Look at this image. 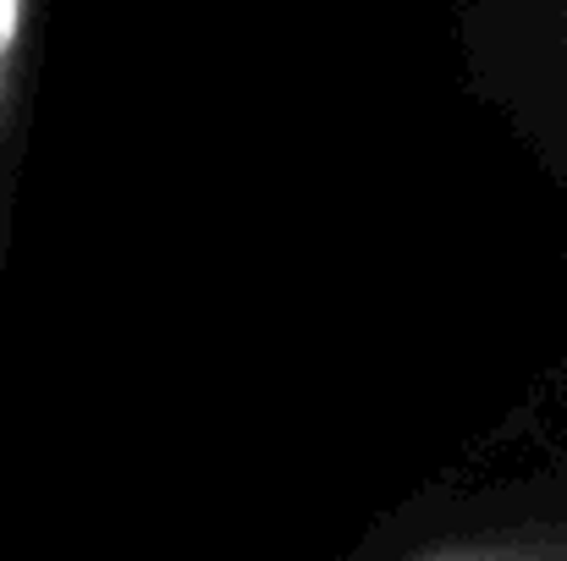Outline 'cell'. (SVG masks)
<instances>
[{
	"instance_id": "6da1fadb",
	"label": "cell",
	"mask_w": 567,
	"mask_h": 561,
	"mask_svg": "<svg viewBox=\"0 0 567 561\" xmlns=\"http://www.w3.org/2000/svg\"><path fill=\"white\" fill-rule=\"evenodd\" d=\"M342 561H567V463L430 485Z\"/></svg>"
},
{
	"instance_id": "7a4b0ae2",
	"label": "cell",
	"mask_w": 567,
	"mask_h": 561,
	"mask_svg": "<svg viewBox=\"0 0 567 561\" xmlns=\"http://www.w3.org/2000/svg\"><path fill=\"white\" fill-rule=\"evenodd\" d=\"M463 94L567 193V0H446Z\"/></svg>"
},
{
	"instance_id": "3957f363",
	"label": "cell",
	"mask_w": 567,
	"mask_h": 561,
	"mask_svg": "<svg viewBox=\"0 0 567 561\" xmlns=\"http://www.w3.org/2000/svg\"><path fill=\"white\" fill-rule=\"evenodd\" d=\"M44 0H0V253L11 231V198L28 144V89H33V55H39Z\"/></svg>"
}]
</instances>
